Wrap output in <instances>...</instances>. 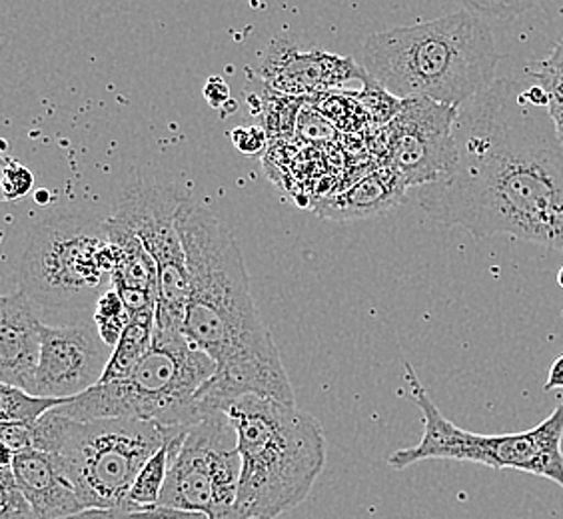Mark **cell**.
<instances>
[{"instance_id": "cell-27", "label": "cell", "mask_w": 563, "mask_h": 519, "mask_svg": "<svg viewBox=\"0 0 563 519\" xmlns=\"http://www.w3.org/2000/svg\"><path fill=\"white\" fill-rule=\"evenodd\" d=\"M33 186L34 176L26 166H22L9 156L2 161V198L4 200L22 198L33 190Z\"/></svg>"}, {"instance_id": "cell-12", "label": "cell", "mask_w": 563, "mask_h": 519, "mask_svg": "<svg viewBox=\"0 0 563 519\" xmlns=\"http://www.w3.org/2000/svg\"><path fill=\"white\" fill-rule=\"evenodd\" d=\"M112 347L104 344L92 320L44 324L43 354L34 378L33 396L70 400L102 379Z\"/></svg>"}, {"instance_id": "cell-13", "label": "cell", "mask_w": 563, "mask_h": 519, "mask_svg": "<svg viewBox=\"0 0 563 519\" xmlns=\"http://www.w3.org/2000/svg\"><path fill=\"white\" fill-rule=\"evenodd\" d=\"M258 78L266 87L296 98H316L346 85L347 80L368 82L362 65L350 56L312 48L300 51L288 38H276L262 56Z\"/></svg>"}, {"instance_id": "cell-30", "label": "cell", "mask_w": 563, "mask_h": 519, "mask_svg": "<svg viewBox=\"0 0 563 519\" xmlns=\"http://www.w3.org/2000/svg\"><path fill=\"white\" fill-rule=\"evenodd\" d=\"M205 98L214 109H222L230 100V88L220 76H212V78H208L207 87H205Z\"/></svg>"}, {"instance_id": "cell-3", "label": "cell", "mask_w": 563, "mask_h": 519, "mask_svg": "<svg viewBox=\"0 0 563 519\" xmlns=\"http://www.w3.org/2000/svg\"><path fill=\"white\" fill-rule=\"evenodd\" d=\"M501 55L488 22L474 11L369 34L360 65L396 98H430L462 109L496 85Z\"/></svg>"}, {"instance_id": "cell-14", "label": "cell", "mask_w": 563, "mask_h": 519, "mask_svg": "<svg viewBox=\"0 0 563 519\" xmlns=\"http://www.w3.org/2000/svg\"><path fill=\"white\" fill-rule=\"evenodd\" d=\"M44 322L26 294L0 300V384L33 394L43 354Z\"/></svg>"}, {"instance_id": "cell-31", "label": "cell", "mask_w": 563, "mask_h": 519, "mask_svg": "<svg viewBox=\"0 0 563 519\" xmlns=\"http://www.w3.org/2000/svg\"><path fill=\"white\" fill-rule=\"evenodd\" d=\"M560 388H563V354L553 362L548 379H545V386H543L545 391Z\"/></svg>"}, {"instance_id": "cell-1", "label": "cell", "mask_w": 563, "mask_h": 519, "mask_svg": "<svg viewBox=\"0 0 563 519\" xmlns=\"http://www.w3.org/2000/svg\"><path fill=\"white\" fill-rule=\"evenodd\" d=\"M454 139V168L418 192L423 212L477 240L509 234L563 252V144L528 82L499 78L472 98Z\"/></svg>"}, {"instance_id": "cell-23", "label": "cell", "mask_w": 563, "mask_h": 519, "mask_svg": "<svg viewBox=\"0 0 563 519\" xmlns=\"http://www.w3.org/2000/svg\"><path fill=\"white\" fill-rule=\"evenodd\" d=\"M352 95L360 102L364 112L368 114V119L374 124H379V126H388L391 120L398 117L401 109L400 98L394 97L388 90H384L379 85H376L374 80L364 82V88L357 90V92H352Z\"/></svg>"}, {"instance_id": "cell-18", "label": "cell", "mask_w": 563, "mask_h": 519, "mask_svg": "<svg viewBox=\"0 0 563 519\" xmlns=\"http://www.w3.org/2000/svg\"><path fill=\"white\" fill-rule=\"evenodd\" d=\"M154 328L156 318H131V324L124 330L119 344L112 350L109 366L102 374L98 384L109 382H124L131 378L136 368L141 366L142 360L148 356L152 342H154Z\"/></svg>"}, {"instance_id": "cell-26", "label": "cell", "mask_w": 563, "mask_h": 519, "mask_svg": "<svg viewBox=\"0 0 563 519\" xmlns=\"http://www.w3.org/2000/svg\"><path fill=\"white\" fill-rule=\"evenodd\" d=\"M296 134L306 142H332L338 136V130L330 120L325 119L320 110L314 109L308 100L303 104L298 122H296Z\"/></svg>"}, {"instance_id": "cell-20", "label": "cell", "mask_w": 563, "mask_h": 519, "mask_svg": "<svg viewBox=\"0 0 563 519\" xmlns=\"http://www.w3.org/2000/svg\"><path fill=\"white\" fill-rule=\"evenodd\" d=\"M66 400L38 398L21 388L0 384V422L33 423L38 422L44 413L56 410Z\"/></svg>"}, {"instance_id": "cell-15", "label": "cell", "mask_w": 563, "mask_h": 519, "mask_svg": "<svg viewBox=\"0 0 563 519\" xmlns=\"http://www.w3.org/2000/svg\"><path fill=\"white\" fill-rule=\"evenodd\" d=\"M112 246L110 288L119 294L131 318H156L158 308V270L139 236L117 222L107 220Z\"/></svg>"}, {"instance_id": "cell-21", "label": "cell", "mask_w": 563, "mask_h": 519, "mask_svg": "<svg viewBox=\"0 0 563 519\" xmlns=\"http://www.w3.org/2000/svg\"><path fill=\"white\" fill-rule=\"evenodd\" d=\"M168 465H170V444L163 448L158 454L152 455L151 462L142 467L126 499L136 506H156L163 496Z\"/></svg>"}, {"instance_id": "cell-6", "label": "cell", "mask_w": 563, "mask_h": 519, "mask_svg": "<svg viewBox=\"0 0 563 519\" xmlns=\"http://www.w3.org/2000/svg\"><path fill=\"white\" fill-rule=\"evenodd\" d=\"M183 433L142 420L76 422L53 410L33 426V450L51 454L85 509H112L129 498L152 455Z\"/></svg>"}, {"instance_id": "cell-11", "label": "cell", "mask_w": 563, "mask_h": 519, "mask_svg": "<svg viewBox=\"0 0 563 519\" xmlns=\"http://www.w3.org/2000/svg\"><path fill=\"white\" fill-rule=\"evenodd\" d=\"M460 109L430 98L401 100L398 117L384 126L386 164L408 188L433 185L454 168L457 158L454 129Z\"/></svg>"}, {"instance_id": "cell-19", "label": "cell", "mask_w": 563, "mask_h": 519, "mask_svg": "<svg viewBox=\"0 0 563 519\" xmlns=\"http://www.w3.org/2000/svg\"><path fill=\"white\" fill-rule=\"evenodd\" d=\"M261 114L262 129L266 130L268 139H284L296 130L298 114L308 98L288 97L262 82Z\"/></svg>"}, {"instance_id": "cell-33", "label": "cell", "mask_w": 563, "mask_h": 519, "mask_svg": "<svg viewBox=\"0 0 563 519\" xmlns=\"http://www.w3.org/2000/svg\"><path fill=\"white\" fill-rule=\"evenodd\" d=\"M558 284H560V288H563V266L558 272Z\"/></svg>"}, {"instance_id": "cell-2", "label": "cell", "mask_w": 563, "mask_h": 519, "mask_svg": "<svg viewBox=\"0 0 563 519\" xmlns=\"http://www.w3.org/2000/svg\"><path fill=\"white\" fill-rule=\"evenodd\" d=\"M176 224L185 244L190 292L185 334L217 366L200 389L202 410H224L244 396L296 404L280 352L250 292L242 250L217 217L185 196Z\"/></svg>"}, {"instance_id": "cell-4", "label": "cell", "mask_w": 563, "mask_h": 519, "mask_svg": "<svg viewBox=\"0 0 563 519\" xmlns=\"http://www.w3.org/2000/svg\"><path fill=\"white\" fill-rule=\"evenodd\" d=\"M240 454L236 509L244 519H278L310 496L324 472L322 423L296 404L244 396L227 408Z\"/></svg>"}, {"instance_id": "cell-7", "label": "cell", "mask_w": 563, "mask_h": 519, "mask_svg": "<svg viewBox=\"0 0 563 519\" xmlns=\"http://www.w3.org/2000/svg\"><path fill=\"white\" fill-rule=\"evenodd\" d=\"M112 266L107 220L58 214L31 232L19 262V284L43 314L75 318L97 306Z\"/></svg>"}, {"instance_id": "cell-9", "label": "cell", "mask_w": 563, "mask_h": 519, "mask_svg": "<svg viewBox=\"0 0 563 519\" xmlns=\"http://www.w3.org/2000/svg\"><path fill=\"white\" fill-rule=\"evenodd\" d=\"M240 454L236 430L224 410L208 411L170 444L161 506L207 519H244L236 509Z\"/></svg>"}, {"instance_id": "cell-24", "label": "cell", "mask_w": 563, "mask_h": 519, "mask_svg": "<svg viewBox=\"0 0 563 519\" xmlns=\"http://www.w3.org/2000/svg\"><path fill=\"white\" fill-rule=\"evenodd\" d=\"M0 519H38L31 501L24 496L11 465L0 470Z\"/></svg>"}, {"instance_id": "cell-32", "label": "cell", "mask_w": 563, "mask_h": 519, "mask_svg": "<svg viewBox=\"0 0 563 519\" xmlns=\"http://www.w3.org/2000/svg\"><path fill=\"white\" fill-rule=\"evenodd\" d=\"M550 117H552L553 124H555V130H558V136H560V141L563 144V102H550Z\"/></svg>"}, {"instance_id": "cell-5", "label": "cell", "mask_w": 563, "mask_h": 519, "mask_svg": "<svg viewBox=\"0 0 563 519\" xmlns=\"http://www.w3.org/2000/svg\"><path fill=\"white\" fill-rule=\"evenodd\" d=\"M214 374V362L188 342L185 330L156 325L151 352L131 378L97 384L56 411L76 422L126 418L185 433L207 416L198 394Z\"/></svg>"}, {"instance_id": "cell-28", "label": "cell", "mask_w": 563, "mask_h": 519, "mask_svg": "<svg viewBox=\"0 0 563 519\" xmlns=\"http://www.w3.org/2000/svg\"><path fill=\"white\" fill-rule=\"evenodd\" d=\"M533 7H536L533 2H520V0L508 2V0H504V2H466L464 9L477 12L482 16H484V12H488L496 19H518L523 12L530 11Z\"/></svg>"}, {"instance_id": "cell-16", "label": "cell", "mask_w": 563, "mask_h": 519, "mask_svg": "<svg viewBox=\"0 0 563 519\" xmlns=\"http://www.w3.org/2000/svg\"><path fill=\"white\" fill-rule=\"evenodd\" d=\"M11 470L38 519H73L87 511L55 457L38 450L14 455Z\"/></svg>"}, {"instance_id": "cell-8", "label": "cell", "mask_w": 563, "mask_h": 519, "mask_svg": "<svg viewBox=\"0 0 563 519\" xmlns=\"http://www.w3.org/2000/svg\"><path fill=\"white\" fill-rule=\"evenodd\" d=\"M406 382L423 416L420 444L396 450L388 457L394 470H406L426 460H454L494 467L518 470L552 479L563 489V401L540 426L518 433L467 432L450 422L433 404L410 362H404Z\"/></svg>"}, {"instance_id": "cell-10", "label": "cell", "mask_w": 563, "mask_h": 519, "mask_svg": "<svg viewBox=\"0 0 563 519\" xmlns=\"http://www.w3.org/2000/svg\"><path fill=\"white\" fill-rule=\"evenodd\" d=\"M185 196L176 186L134 178L114 198L112 217L132 230L158 270L156 325L185 330L190 276L176 214Z\"/></svg>"}, {"instance_id": "cell-25", "label": "cell", "mask_w": 563, "mask_h": 519, "mask_svg": "<svg viewBox=\"0 0 563 519\" xmlns=\"http://www.w3.org/2000/svg\"><path fill=\"white\" fill-rule=\"evenodd\" d=\"M531 80L545 88L550 102H563V38L553 48L552 55L530 70Z\"/></svg>"}, {"instance_id": "cell-29", "label": "cell", "mask_w": 563, "mask_h": 519, "mask_svg": "<svg viewBox=\"0 0 563 519\" xmlns=\"http://www.w3.org/2000/svg\"><path fill=\"white\" fill-rule=\"evenodd\" d=\"M232 142L242 154H258L264 151L268 134L262 126H240L232 132Z\"/></svg>"}, {"instance_id": "cell-22", "label": "cell", "mask_w": 563, "mask_h": 519, "mask_svg": "<svg viewBox=\"0 0 563 519\" xmlns=\"http://www.w3.org/2000/svg\"><path fill=\"white\" fill-rule=\"evenodd\" d=\"M92 322L97 325L98 334L104 340V344L114 350L124 330L131 324V312L126 310L119 294L110 288L100 296L95 306Z\"/></svg>"}, {"instance_id": "cell-17", "label": "cell", "mask_w": 563, "mask_h": 519, "mask_svg": "<svg viewBox=\"0 0 563 519\" xmlns=\"http://www.w3.org/2000/svg\"><path fill=\"white\" fill-rule=\"evenodd\" d=\"M406 190L408 186L400 174L390 164H384L352 188L316 200L312 210L318 217L336 222L368 220L396 210L404 202Z\"/></svg>"}]
</instances>
